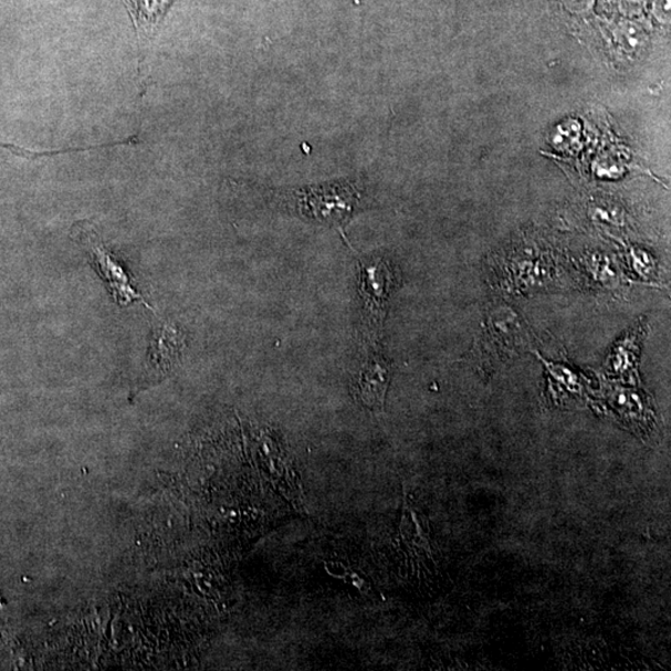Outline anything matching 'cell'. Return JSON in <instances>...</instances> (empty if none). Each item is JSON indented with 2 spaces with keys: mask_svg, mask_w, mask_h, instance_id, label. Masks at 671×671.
I'll list each match as a JSON object with an SVG mask.
<instances>
[{
  "mask_svg": "<svg viewBox=\"0 0 671 671\" xmlns=\"http://www.w3.org/2000/svg\"><path fill=\"white\" fill-rule=\"evenodd\" d=\"M132 18L139 48L145 49L157 34L168 10L177 0H123Z\"/></svg>",
  "mask_w": 671,
  "mask_h": 671,
  "instance_id": "cell-6",
  "label": "cell"
},
{
  "mask_svg": "<svg viewBox=\"0 0 671 671\" xmlns=\"http://www.w3.org/2000/svg\"><path fill=\"white\" fill-rule=\"evenodd\" d=\"M640 338L642 336H640V329L637 328L636 332L620 340L606 367L614 369L616 374H625L629 368H636Z\"/></svg>",
  "mask_w": 671,
  "mask_h": 671,
  "instance_id": "cell-7",
  "label": "cell"
},
{
  "mask_svg": "<svg viewBox=\"0 0 671 671\" xmlns=\"http://www.w3.org/2000/svg\"><path fill=\"white\" fill-rule=\"evenodd\" d=\"M357 285L366 333L375 337L384 326L388 298L397 285L396 270L382 258L360 259Z\"/></svg>",
  "mask_w": 671,
  "mask_h": 671,
  "instance_id": "cell-1",
  "label": "cell"
},
{
  "mask_svg": "<svg viewBox=\"0 0 671 671\" xmlns=\"http://www.w3.org/2000/svg\"><path fill=\"white\" fill-rule=\"evenodd\" d=\"M109 147H113V144L84 147V148L60 149V151H39L38 153V151H32V149H27L23 147H17L13 145L0 143V148L8 149V151L12 153L13 155L19 156V157H24L28 159H36L39 157H52V156L63 155V154L84 153V151L86 153V151H93V149H103V148H109Z\"/></svg>",
  "mask_w": 671,
  "mask_h": 671,
  "instance_id": "cell-8",
  "label": "cell"
},
{
  "mask_svg": "<svg viewBox=\"0 0 671 671\" xmlns=\"http://www.w3.org/2000/svg\"><path fill=\"white\" fill-rule=\"evenodd\" d=\"M185 347V336L169 323L154 327L146 358L147 378H164L175 368Z\"/></svg>",
  "mask_w": 671,
  "mask_h": 671,
  "instance_id": "cell-4",
  "label": "cell"
},
{
  "mask_svg": "<svg viewBox=\"0 0 671 671\" xmlns=\"http://www.w3.org/2000/svg\"><path fill=\"white\" fill-rule=\"evenodd\" d=\"M73 232L76 233L78 242L86 247L94 269L103 277L109 294H112L117 305L124 306L138 302L154 312V308L146 303L144 296L137 293L124 266L108 252L102 239L98 238L96 230L88 227L87 223H78L74 226Z\"/></svg>",
  "mask_w": 671,
  "mask_h": 671,
  "instance_id": "cell-3",
  "label": "cell"
},
{
  "mask_svg": "<svg viewBox=\"0 0 671 671\" xmlns=\"http://www.w3.org/2000/svg\"><path fill=\"white\" fill-rule=\"evenodd\" d=\"M292 198L300 216L318 223L343 227L353 216L359 193L355 185H334L298 190Z\"/></svg>",
  "mask_w": 671,
  "mask_h": 671,
  "instance_id": "cell-2",
  "label": "cell"
},
{
  "mask_svg": "<svg viewBox=\"0 0 671 671\" xmlns=\"http://www.w3.org/2000/svg\"><path fill=\"white\" fill-rule=\"evenodd\" d=\"M570 13L584 14L594 8L596 0H560Z\"/></svg>",
  "mask_w": 671,
  "mask_h": 671,
  "instance_id": "cell-9",
  "label": "cell"
},
{
  "mask_svg": "<svg viewBox=\"0 0 671 671\" xmlns=\"http://www.w3.org/2000/svg\"><path fill=\"white\" fill-rule=\"evenodd\" d=\"M389 380L390 365L388 360L375 354L368 357L355 380V397L368 409L380 412L385 408Z\"/></svg>",
  "mask_w": 671,
  "mask_h": 671,
  "instance_id": "cell-5",
  "label": "cell"
}]
</instances>
